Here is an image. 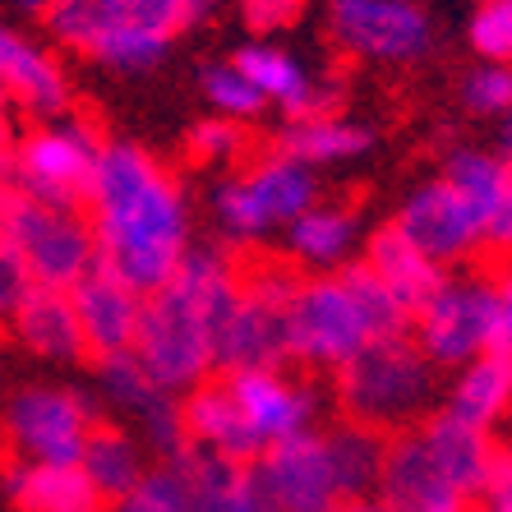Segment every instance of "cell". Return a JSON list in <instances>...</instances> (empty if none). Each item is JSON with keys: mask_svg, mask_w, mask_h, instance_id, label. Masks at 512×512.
Listing matches in <instances>:
<instances>
[{"mask_svg": "<svg viewBox=\"0 0 512 512\" xmlns=\"http://www.w3.org/2000/svg\"><path fill=\"white\" fill-rule=\"evenodd\" d=\"M97 236V263L116 273L139 296L167 286L176 263L190 250V208L157 157L139 143L107 139L84 203Z\"/></svg>", "mask_w": 512, "mask_h": 512, "instance_id": "1", "label": "cell"}, {"mask_svg": "<svg viewBox=\"0 0 512 512\" xmlns=\"http://www.w3.org/2000/svg\"><path fill=\"white\" fill-rule=\"evenodd\" d=\"M240 296V259L194 245L167 286L143 296L134 360L162 393H190L217 370V328Z\"/></svg>", "mask_w": 512, "mask_h": 512, "instance_id": "2", "label": "cell"}, {"mask_svg": "<svg viewBox=\"0 0 512 512\" xmlns=\"http://www.w3.org/2000/svg\"><path fill=\"white\" fill-rule=\"evenodd\" d=\"M434 397H439V370L406 333L379 337L337 370L342 420L365 425L374 434H402V429L425 425V416H434L429 411Z\"/></svg>", "mask_w": 512, "mask_h": 512, "instance_id": "3", "label": "cell"}, {"mask_svg": "<svg viewBox=\"0 0 512 512\" xmlns=\"http://www.w3.org/2000/svg\"><path fill=\"white\" fill-rule=\"evenodd\" d=\"M47 28L65 47L116 65V70H148L167 56L185 24L180 0H65L47 10Z\"/></svg>", "mask_w": 512, "mask_h": 512, "instance_id": "4", "label": "cell"}, {"mask_svg": "<svg viewBox=\"0 0 512 512\" xmlns=\"http://www.w3.org/2000/svg\"><path fill=\"white\" fill-rule=\"evenodd\" d=\"M296 286L300 273L291 259L240 263V296L217 328V370H282L291 360L286 310H291Z\"/></svg>", "mask_w": 512, "mask_h": 512, "instance_id": "5", "label": "cell"}, {"mask_svg": "<svg viewBox=\"0 0 512 512\" xmlns=\"http://www.w3.org/2000/svg\"><path fill=\"white\" fill-rule=\"evenodd\" d=\"M102 143L107 139L97 134L93 120L74 116V111L37 125L33 134H24L14 143L19 194L33 203H51V208H84Z\"/></svg>", "mask_w": 512, "mask_h": 512, "instance_id": "6", "label": "cell"}, {"mask_svg": "<svg viewBox=\"0 0 512 512\" xmlns=\"http://www.w3.org/2000/svg\"><path fill=\"white\" fill-rule=\"evenodd\" d=\"M411 342L434 370H462L494 351V273H448L439 291L411 314Z\"/></svg>", "mask_w": 512, "mask_h": 512, "instance_id": "7", "label": "cell"}, {"mask_svg": "<svg viewBox=\"0 0 512 512\" xmlns=\"http://www.w3.org/2000/svg\"><path fill=\"white\" fill-rule=\"evenodd\" d=\"M286 342H291V360L314 370H342L346 360L374 342L360 300L351 296L342 273L300 277L286 310Z\"/></svg>", "mask_w": 512, "mask_h": 512, "instance_id": "8", "label": "cell"}, {"mask_svg": "<svg viewBox=\"0 0 512 512\" xmlns=\"http://www.w3.org/2000/svg\"><path fill=\"white\" fill-rule=\"evenodd\" d=\"M314 203H319L314 167H305V162L286 153H268L240 176H231L217 190L213 208L231 240H259L268 231L286 227V222H296Z\"/></svg>", "mask_w": 512, "mask_h": 512, "instance_id": "9", "label": "cell"}, {"mask_svg": "<svg viewBox=\"0 0 512 512\" xmlns=\"http://www.w3.org/2000/svg\"><path fill=\"white\" fill-rule=\"evenodd\" d=\"M0 240H10L24 254L37 286L70 291L79 277L97 268V236L84 208H51V203L19 199Z\"/></svg>", "mask_w": 512, "mask_h": 512, "instance_id": "10", "label": "cell"}, {"mask_svg": "<svg viewBox=\"0 0 512 512\" xmlns=\"http://www.w3.org/2000/svg\"><path fill=\"white\" fill-rule=\"evenodd\" d=\"M93 425V402L70 388H19L5 402V439L19 462L79 466Z\"/></svg>", "mask_w": 512, "mask_h": 512, "instance_id": "11", "label": "cell"}, {"mask_svg": "<svg viewBox=\"0 0 512 512\" xmlns=\"http://www.w3.org/2000/svg\"><path fill=\"white\" fill-rule=\"evenodd\" d=\"M254 476L277 512H333L346 499L328 434L300 429L254 457Z\"/></svg>", "mask_w": 512, "mask_h": 512, "instance_id": "12", "label": "cell"}, {"mask_svg": "<svg viewBox=\"0 0 512 512\" xmlns=\"http://www.w3.org/2000/svg\"><path fill=\"white\" fill-rule=\"evenodd\" d=\"M393 227L439 268H457V263L476 259L489 240V217L471 208L443 176L425 180L420 190L406 194Z\"/></svg>", "mask_w": 512, "mask_h": 512, "instance_id": "13", "label": "cell"}, {"mask_svg": "<svg viewBox=\"0 0 512 512\" xmlns=\"http://www.w3.org/2000/svg\"><path fill=\"white\" fill-rule=\"evenodd\" d=\"M333 37L360 60L402 65L434 47V24L420 0H337Z\"/></svg>", "mask_w": 512, "mask_h": 512, "instance_id": "14", "label": "cell"}, {"mask_svg": "<svg viewBox=\"0 0 512 512\" xmlns=\"http://www.w3.org/2000/svg\"><path fill=\"white\" fill-rule=\"evenodd\" d=\"M374 489H379V499L393 512H471V499L457 494L448 485V476L439 471V462L429 457L425 439H420V425L402 429V434H388Z\"/></svg>", "mask_w": 512, "mask_h": 512, "instance_id": "15", "label": "cell"}, {"mask_svg": "<svg viewBox=\"0 0 512 512\" xmlns=\"http://www.w3.org/2000/svg\"><path fill=\"white\" fill-rule=\"evenodd\" d=\"M70 300H74V314H79V328H84V346L93 360L134 351V333H139V314H143V296L134 286H125L116 273H107L97 263L93 273H84L70 286Z\"/></svg>", "mask_w": 512, "mask_h": 512, "instance_id": "16", "label": "cell"}, {"mask_svg": "<svg viewBox=\"0 0 512 512\" xmlns=\"http://www.w3.org/2000/svg\"><path fill=\"white\" fill-rule=\"evenodd\" d=\"M222 379H227L240 416H245V425L254 429V439L263 448L310 429L314 393L305 383H291L282 370H240V374H222Z\"/></svg>", "mask_w": 512, "mask_h": 512, "instance_id": "17", "label": "cell"}, {"mask_svg": "<svg viewBox=\"0 0 512 512\" xmlns=\"http://www.w3.org/2000/svg\"><path fill=\"white\" fill-rule=\"evenodd\" d=\"M171 466L190 489L194 512H277L254 476V462H231L203 448H185L180 457H171Z\"/></svg>", "mask_w": 512, "mask_h": 512, "instance_id": "18", "label": "cell"}, {"mask_svg": "<svg viewBox=\"0 0 512 512\" xmlns=\"http://www.w3.org/2000/svg\"><path fill=\"white\" fill-rule=\"evenodd\" d=\"M180 416H185V439H190V448L231 457V462H254V457L263 453V443L254 439V429L240 416L227 379H203L199 388H190L185 402H180Z\"/></svg>", "mask_w": 512, "mask_h": 512, "instance_id": "19", "label": "cell"}, {"mask_svg": "<svg viewBox=\"0 0 512 512\" xmlns=\"http://www.w3.org/2000/svg\"><path fill=\"white\" fill-rule=\"evenodd\" d=\"M236 70L250 79L254 88L263 93V102H277L291 120L305 116H333L337 93L333 88L314 84V74L300 65L296 56H286L277 47H240L236 51Z\"/></svg>", "mask_w": 512, "mask_h": 512, "instance_id": "20", "label": "cell"}, {"mask_svg": "<svg viewBox=\"0 0 512 512\" xmlns=\"http://www.w3.org/2000/svg\"><path fill=\"white\" fill-rule=\"evenodd\" d=\"M420 439H425L429 457L439 462V471L448 476V485L466 499H480L489 485V471H494V457H499V443L489 429H476L466 420L448 416V411H434L420 425Z\"/></svg>", "mask_w": 512, "mask_h": 512, "instance_id": "21", "label": "cell"}, {"mask_svg": "<svg viewBox=\"0 0 512 512\" xmlns=\"http://www.w3.org/2000/svg\"><path fill=\"white\" fill-rule=\"evenodd\" d=\"M5 494L14 499V508L24 512H107L111 503L93 489V480L84 476V466H37L5 457L0 466Z\"/></svg>", "mask_w": 512, "mask_h": 512, "instance_id": "22", "label": "cell"}, {"mask_svg": "<svg viewBox=\"0 0 512 512\" xmlns=\"http://www.w3.org/2000/svg\"><path fill=\"white\" fill-rule=\"evenodd\" d=\"M14 337L42 360H84V328H79V314H74L70 291H56V286H33L24 296V305L14 310L10 319Z\"/></svg>", "mask_w": 512, "mask_h": 512, "instance_id": "23", "label": "cell"}, {"mask_svg": "<svg viewBox=\"0 0 512 512\" xmlns=\"http://www.w3.org/2000/svg\"><path fill=\"white\" fill-rule=\"evenodd\" d=\"M360 263H365V268H370V273L379 277L388 291H393V300L402 305L406 314H416L420 305L439 291L443 277H448V268H439L434 259H425V254H420L416 245H411V240L393 227V222L374 231Z\"/></svg>", "mask_w": 512, "mask_h": 512, "instance_id": "24", "label": "cell"}, {"mask_svg": "<svg viewBox=\"0 0 512 512\" xmlns=\"http://www.w3.org/2000/svg\"><path fill=\"white\" fill-rule=\"evenodd\" d=\"M443 411L476 429H494L512 416V356L508 351H485L471 365L457 370V383L448 388Z\"/></svg>", "mask_w": 512, "mask_h": 512, "instance_id": "25", "label": "cell"}, {"mask_svg": "<svg viewBox=\"0 0 512 512\" xmlns=\"http://www.w3.org/2000/svg\"><path fill=\"white\" fill-rule=\"evenodd\" d=\"M356 245V213L346 203H314L296 222H286V250L296 254L291 263H310L323 273H337Z\"/></svg>", "mask_w": 512, "mask_h": 512, "instance_id": "26", "label": "cell"}, {"mask_svg": "<svg viewBox=\"0 0 512 512\" xmlns=\"http://www.w3.org/2000/svg\"><path fill=\"white\" fill-rule=\"evenodd\" d=\"M374 134L365 125H351L342 116H305L291 120L277 134V153L296 157L305 167H337V162H356L370 153Z\"/></svg>", "mask_w": 512, "mask_h": 512, "instance_id": "27", "label": "cell"}, {"mask_svg": "<svg viewBox=\"0 0 512 512\" xmlns=\"http://www.w3.org/2000/svg\"><path fill=\"white\" fill-rule=\"evenodd\" d=\"M79 466H84V476L93 480V489L107 503H116L120 494H130V489L143 480V471H148V466H143L139 443H134L125 429H116V425H93Z\"/></svg>", "mask_w": 512, "mask_h": 512, "instance_id": "28", "label": "cell"}, {"mask_svg": "<svg viewBox=\"0 0 512 512\" xmlns=\"http://www.w3.org/2000/svg\"><path fill=\"white\" fill-rule=\"evenodd\" d=\"M383 443H388V434H374V429L351 425V420L328 429V448H333V462H337V476H342L346 499L365 494V489L379 480Z\"/></svg>", "mask_w": 512, "mask_h": 512, "instance_id": "29", "label": "cell"}, {"mask_svg": "<svg viewBox=\"0 0 512 512\" xmlns=\"http://www.w3.org/2000/svg\"><path fill=\"white\" fill-rule=\"evenodd\" d=\"M503 176H508V162L499 153H485V148H453L443 162V180L485 217L494 213V203L503 194Z\"/></svg>", "mask_w": 512, "mask_h": 512, "instance_id": "30", "label": "cell"}, {"mask_svg": "<svg viewBox=\"0 0 512 512\" xmlns=\"http://www.w3.org/2000/svg\"><path fill=\"white\" fill-rule=\"evenodd\" d=\"M337 273L346 277V286H351V296L360 300V314H365V323H370V333L374 342L379 337H402L406 333V323H411V314L402 310L393 300V291L379 282V277L365 268V263H342Z\"/></svg>", "mask_w": 512, "mask_h": 512, "instance_id": "31", "label": "cell"}, {"mask_svg": "<svg viewBox=\"0 0 512 512\" xmlns=\"http://www.w3.org/2000/svg\"><path fill=\"white\" fill-rule=\"evenodd\" d=\"M203 93H208V102H213L217 116H227V120H259L263 107H268L259 88L236 70V60H227V65H208V70H203Z\"/></svg>", "mask_w": 512, "mask_h": 512, "instance_id": "32", "label": "cell"}, {"mask_svg": "<svg viewBox=\"0 0 512 512\" xmlns=\"http://www.w3.org/2000/svg\"><path fill=\"white\" fill-rule=\"evenodd\" d=\"M107 512H194L190 503V489L180 480L176 466H157V471H143V480L130 489V494H120Z\"/></svg>", "mask_w": 512, "mask_h": 512, "instance_id": "33", "label": "cell"}, {"mask_svg": "<svg viewBox=\"0 0 512 512\" xmlns=\"http://www.w3.org/2000/svg\"><path fill=\"white\" fill-rule=\"evenodd\" d=\"M97 379H102V393H107V402L120 406V411H130V416H139L143 406L162 393V388L148 379V370H143L139 360H134V351L97 360Z\"/></svg>", "mask_w": 512, "mask_h": 512, "instance_id": "34", "label": "cell"}, {"mask_svg": "<svg viewBox=\"0 0 512 512\" xmlns=\"http://www.w3.org/2000/svg\"><path fill=\"white\" fill-rule=\"evenodd\" d=\"M466 37L480 60L512 65V0H476Z\"/></svg>", "mask_w": 512, "mask_h": 512, "instance_id": "35", "label": "cell"}, {"mask_svg": "<svg viewBox=\"0 0 512 512\" xmlns=\"http://www.w3.org/2000/svg\"><path fill=\"white\" fill-rule=\"evenodd\" d=\"M134 420H139L148 448H157V453L167 457V462L190 448V439H185V416H180V402L171 393H157Z\"/></svg>", "mask_w": 512, "mask_h": 512, "instance_id": "36", "label": "cell"}, {"mask_svg": "<svg viewBox=\"0 0 512 512\" xmlns=\"http://www.w3.org/2000/svg\"><path fill=\"white\" fill-rule=\"evenodd\" d=\"M462 102L480 116H508L512 111V65H476V70L462 79Z\"/></svg>", "mask_w": 512, "mask_h": 512, "instance_id": "37", "label": "cell"}, {"mask_svg": "<svg viewBox=\"0 0 512 512\" xmlns=\"http://www.w3.org/2000/svg\"><path fill=\"white\" fill-rule=\"evenodd\" d=\"M185 148H190V157H199V162H231V157H240V148H245L240 120H227V116L199 120L190 130V139H185Z\"/></svg>", "mask_w": 512, "mask_h": 512, "instance_id": "38", "label": "cell"}, {"mask_svg": "<svg viewBox=\"0 0 512 512\" xmlns=\"http://www.w3.org/2000/svg\"><path fill=\"white\" fill-rule=\"evenodd\" d=\"M33 273H28L24 254L14 250L10 240H0V323H10L14 310L24 305V296L33 291Z\"/></svg>", "mask_w": 512, "mask_h": 512, "instance_id": "39", "label": "cell"}, {"mask_svg": "<svg viewBox=\"0 0 512 512\" xmlns=\"http://www.w3.org/2000/svg\"><path fill=\"white\" fill-rule=\"evenodd\" d=\"M305 10V0H240V14L254 33H282L291 28Z\"/></svg>", "mask_w": 512, "mask_h": 512, "instance_id": "40", "label": "cell"}, {"mask_svg": "<svg viewBox=\"0 0 512 512\" xmlns=\"http://www.w3.org/2000/svg\"><path fill=\"white\" fill-rule=\"evenodd\" d=\"M489 254H499L503 263H512V167L503 176V194L494 203V213H489V240H485Z\"/></svg>", "mask_w": 512, "mask_h": 512, "instance_id": "41", "label": "cell"}, {"mask_svg": "<svg viewBox=\"0 0 512 512\" xmlns=\"http://www.w3.org/2000/svg\"><path fill=\"white\" fill-rule=\"evenodd\" d=\"M494 351L512 356V263L494 273Z\"/></svg>", "mask_w": 512, "mask_h": 512, "instance_id": "42", "label": "cell"}, {"mask_svg": "<svg viewBox=\"0 0 512 512\" xmlns=\"http://www.w3.org/2000/svg\"><path fill=\"white\" fill-rule=\"evenodd\" d=\"M480 499H485V508H494V512H512V448H499L494 471H489V485Z\"/></svg>", "mask_w": 512, "mask_h": 512, "instance_id": "43", "label": "cell"}, {"mask_svg": "<svg viewBox=\"0 0 512 512\" xmlns=\"http://www.w3.org/2000/svg\"><path fill=\"white\" fill-rule=\"evenodd\" d=\"M333 512H393V508H388L379 494H374V499H370V494H356V499H342Z\"/></svg>", "mask_w": 512, "mask_h": 512, "instance_id": "44", "label": "cell"}, {"mask_svg": "<svg viewBox=\"0 0 512 512\" xmlns=\"http://www.w3.org/2000/svg\"><path fill=\"white\" fill-rule=\"evenodd\" d=\"M180 5H185V24H199L217 10V0H180Z\"/></svg>", "mask_w": 512, "mask_h": 512, "instance_id": "45", "label": "cell"}, {"mask_svg": "<svg viewBox=\"0 0 512 512\" xmlns=\"http://www.w3.org/2000/svg\"><path fill=\"white\" fill-rule=\"evenodd\" d=\"M499 157L512 167V111L508 116H499Z\"/></svg>", "mask_w": 512, "mask_h": 512, "instance_id": "46", "label": "cell"}, {"mask_svg": "<svg viewBox=\"0 0 512 512\" xmlns=\"http://www.w3.org/2000/svg\"><path fill=\"white\" fill-rule=\"evenodd\" d=\"M10 102L14 97L0 88V143H10Z\"/></svg>", "mask_w": 512, "mask_h": 512, "instance_id": "47", "label": "cell"}, {"mask_svg": "<svg viewBox=\"0 0 512 512\" xmlns=\"http://www.w3.org/2000/svg\"><path fill=\"white\" fill-rule=\"evenodd\" d=\"M19 5H28V10H56V5H65V0H19Z\"/></svg>", "mask_w": 512, "mask_h": 512, "instance_id": "48", "label": "cell"}, {"mask_svg": "<svg viewBox=\"0 0 512 512\" xmlns=\"http://www.w3.org/2000/svg\"><path fill=\"white\" fill-rule=\"evenodd\" d=\"M471 512H494V508H471Z\"/></svg>", "mask_w": 512, "mask_h": 512, "instance_id": "49", "label": "cell"}]
</instances>
